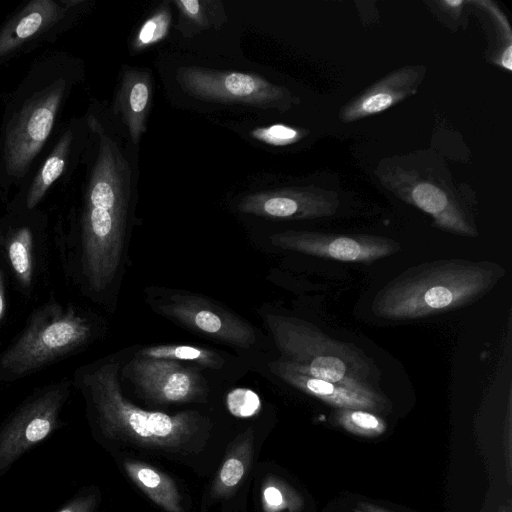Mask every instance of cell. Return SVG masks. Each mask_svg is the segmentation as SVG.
I'll return each mask as SVG.
<instances>
[{"label":"cell","mask_w":512,"mask_h":512,"mask_svg":"<svg viewBox=\"0 0 512 512\" xmlns=\"http://www.w3.org/2000/svg\"><path fill=\"white\" fill-rule=\"evenodd\" d=\"M79 227L82 267L94 292L114 280L122 260L129 216L136 200L137 157L120 123L100 103L86 112Z\"/></svg>","instance_id":"1"},{"label":"cell","mask_w":512,"mask_h":512,"mask_svg":"<svg viewBox=\"0 0 512 512\" xmlns=\"http://www.w3.org/2000/svg\"><path fill=\"white\" fill-rule=\"evenodd\" d=\"M82 60L67 51L37 57L10 92L0 98V197L25 184L41 160L75 88ZM59 129V128H58Z\"/></svg>","instance_id":"2"},{"label":"cell","mask_w":512,"mask_h":512,"mask_svg":"<svg viewBox=\"0 0 512 512\" xmlns=\"http://www.w3.org/2000/svg\"><path fill=\"white\" fill-rule=\"evenodd\" d=\"M102 434L110 440L168 453L189 452L205 439L209 421L194 410L166 414L130 402L119 382V363L106 362L83 378Z\"/></svg>","instance_id":"3"},{"label":"cell","mask_w":512,"mask_h":512,"mask_svg":"<svg viewBox=\"0 0 512 512\" xmlns=\"http://www.w3.org/2000/svg\"><path fill=\"white\" fill-rule=\"evenodd\" d=\"M505 269L490 261L441 260L405 271L381 289L372 310L378 317L408 320L469 305L487 294Z\"/></svg>","instance_id":"4"},{"label":"cell","mask_w":512,"mask_h":512,"mask_svg":"<svg viewBox=\"0 0 512 512\" xmlns=\"http://www.w3.org/2000/svg\"><path fill=\"white\" fill-rule=\"evenodd\" d=\"M264 320L281 359L295 370L353 390L378 393L370 381L372 366L360 350L294 317L266 314Z\"/></svg>","instance_id":"5"},{"label":"cell","mask_w":512,"mask_h":512,"mask_svg":"<svg viewBox=\"0 0 512 512\" xmlns=\"http://www.w3.org/2000/svg\"><path fill=\"white\" fill-rule=\"evenodd\" d=\"M91 335L86 318L71 307L37 310L18 339L0 356V376L18 378L72 352Z\"/></svg>","instance_id":"6"},{"label":"cell","mask_w":512,"mask_h":512,"mask_svg":"<svg viewBox=\"0 0 512 512\" xmlns=\"http://www.w3.org/2000/svg\"><path fill=\"white\" fill-rule=\"evenodd\" d=\"M88 0H31L0 25V65L54 43L88 10Z\"/></svg>","instance_id":"7"},{"label":"cell","mask_w":512,"mask_h":512,"mask_svg":"<svg viewBox=\"0 0 512 512\" xmlns=\"http://www.w3.org/2000/svg\"><path fill=\"white\" fill-rule=\"evenodd\" d=\"M177 79L185 92L206 101L239 103L281 112L289 110L296 102L286 87L256 74L188 66L178 71Z\"/></svg>","instance_id":"8"},{"label":"cell","mask_w":512,"mask_h":512,"mask_svg":"<svg viewBox=\"0 0 512 512\" xmlns=\"http://www.w3.org/2000/svg\"><path fill=\"white\" fill-rule=\"evenodd\" d=\"M88 138L86 114L73 117L62 124L48 152L31 173L25 184L16 192L9 207L12 211H32L61 180H66L77 170Z\"/></svg>","instance_id":"9"},{"label":"cell","mask_w":512,"mask_h":512,"mask_svg":"<svg viewBox=\"0 0 512 512\" xmlns=\"http://www.w3.org/2000/svg\"><path fill=\"white\" fill-rule=\"evenodd\" d=\"M68 382L48 387L28 400L0 431V477L56 428L68 396Z\"/></svg>","instance_id":"10"},{"label":"cell","mask_w":512,"mask_h":512,"mask_svg":"<svg viewBox=\"0 0 512 512\" xmlns=\"http://www.w3.org/2000/svg\"><path fill=\"white\" fill-rule=\"evenodd\" d=\"M380 178L399 198L429 214L439 229L466 237L478 235L472 214L442 184L403 168H395Z\"/></svg>","instance_id":"11"},{"label":"cell","mask_w":512,"mask_h":512,"mask_svg":"<svg viewBox=\"0 0 512 512\" xmlns=\"http://www.w3.org/2000/svg\"><path fill=\"white\" fill-rule=\"evenodd\" d=\"M155 309L192 331L230 345L249 348L256 342L255 330L249 323L197 294L171 293Z\"/></svg>","instance_id":"12"},{"label":"cell","mask_w":512,"mask_h":512,"mask_svg":"<svg viewBox=\"0 0 512 512\" xmlns=\"http://www.w3.org/2000/svg\"><path fill=\"white\" fill-rule=\"evenodd\" d=\"M142 396L156 403L204 401L208 387L199 370L183 363L136 357L123 369Z\"/></svg>","instance_id":"13"},{"label":"cell","mask_w":512,"mask_h":512,"mask_svg":"<svg viewBox=\"0 0 512 512\" xmlns=\"http://www.w3.org/2000/svg\"><path fill=\"white\" fill-rule=\"evenodd\" d=\"M279 248L344 262L370 263L398 252L393 239L375 235H342L311 231H285L270 236Z\"/></svg>","instance_id":"14"},{"label":"cell","mask_w":512,"mask_h":512,"mask_svg":"<svg viewBox=\"0 0 512 512\" xmlns=\"http://www.w3.org/2000/svg\"><path fill=\"white\" fill-rule=\"evenodd\" d=\"M339 206L335 192L315 187L260 191L244 196L240 212L274 219H314L333 215Z\"/></svg>","instance_id":"15"},{"label":"cell","mask_w":512,"mask_h":512,"mask_svg":"<svg viewBox=\"0 0 512 512\" xmlns=\"http://www.w3.org/2000/svg\"><path fill=\"white\" fill-rule=\"evenodd\" d=\"M425 75V67L407 65L375 82L340 110L342 122H353L383 112L414 95Z\"/></svg>","instance_id":"16"},{"label":"cell","mask_w":512,"mask_h":512,"mask_svg":"<svg viewBox=\"0 0 512 512\" xmlns=\"http://www.w3.org/2000/svg\"><path fill=\"white\" fill-rule=\"evenodd\" d=\"M152 98V77L146 68L126 66L114 94L109 111L123 126L131 144L138 150L147 130Z\"/></svg>","instance_id":"17"},{"label":"cell","mask_w":512,"mask_h":512,"mask_svg":"<svg viewBox=\"0 0 512 512\" xmlns=\"http://www.w3.org/2000/svg\"><path fill=\"white\" fill-rule=\"evenodd\" d=\"M269 368L282 381L338 409L376 412L382 411L387 404L386 399L379 393L361 392L308 376L282 359L271 362Z\"/></svg>","instance_id":"18"},{"label":"cell","mask_w":512,"mask_h":512,"mask_svg":"<svg viewBox=\"0 0 512 512\" xmlns=\"http://www.w3.org/2000/svg\"><path fill=\"white\" fill-rule=\"evenodd\" d=\"M123 467L132 482L167 512H183L181 494L166 473L142 461L126 459Z\"/></svg>","instance_id":"19"},{"label":"cell","mask_w":512,"mask_h":512,"mask_svg":"<svg viewBox=\"0 0 512 512\" xmlns=\"http://www.w3.org/2000/svg\"><path fill=\"white\" fill-rule=\"evenodd\" d=\"M253 454L254 432L248 428L231 443L212 485L213 498L228 497L235 491L252 464Z\"/></svg>","instance_id":"20"},{"label":"cell","mask_w":512,"mask_h":512,"mask_svg":"<svg viewBox=\"0 0 512 512\" xmlns=\"http://www.w3.org/2000/svg\"><path fill=\"white\" fill-rule=\"evenodd\" d=\"M179 14L178 29L185 37L222 26L227 18L222 2L216 0L173 1Z\"/></svg>","instance_id":"21"},{"label":"cell","mask_w":512,"mask_h":512,"mask_svg":"<svg viewBox=\"0 0 512 512\" xmlns=\"http://www.w3.org/2000/svg\"><path fill=\"white\" fill-rule=\"evenodd\" d=\"M136 357L172 360L189 363L210 369H220L224 359L215 351L191 345H155L139 350Z\"/></svg>","instance_id":"22"},{"label":"cell","mask_w":512,"mask_h":512,"mask_svg":"<svg viewBox=\"0 0 512 512\" xmlns=\"http://www.w3.org/2000/svg\"><path fill=\"white\" fill-rule=\"evenodd\" d=\"M33 232L29 225L13 228L9 234L7 250L11 266L21 285L28 287L32 280Z\"/></svg>","instance_id":"23"},{"label":"cell","mask_w":512,"mask_h":512,"mask_svg":"<svg viewBox=\"0 0 512 512\" xmlns=\"http://www.w3.org/2000/svg\"><path fill=\"white\" fill-rule=\"evenodd\" d=\"M171 20L169 2L161 3L136 31L131 49L139 52L162 41L169 32Z\"/></svg>","instance_id":"24"},{"label":"cell","mask_w":512,"mask_h":512,"mask_svg":"<svg viewBox=\"0 0 512 512\" xmlns=\"http://www.w3.org/2000/svg\"><path fill=\"white\" fill-rule=\"evenodd\" d=\"M334 420L349 433L363 437H376L386 430V423L380 417L361 409H338Z\"/></svg>","instance_id":"25"},{"label":"cell","mask_w":512,"mask_h":512,"mask_svg":"<svg viewBox=\"0 0 512 512\" xmlns=\"http://www.w3.org/2000/svg\"><path fill=\"white\" fill-rule=\"evenodd\" d=\"M229 412L239 418L256 415L261 409V400L256 392L248 388H236L226 396Z\"/></svg>","instance_id":"26"},{"label":"cell","mask_w":512,"mask_h":512,"mask_svg":"<svg viewBox=\"0 0 512 512\" xmlns=\"http://www.w3.org/2000/svg\"><path fill=\"white\" fill-rule=\"evenodd\" d=\"M254 139L274 146H283L297 142L303 137L301 130L283 124L258 127L251 131Z\"/></svg>","instance_id":"27"},{"label":"cell","mask_w":512,"mask_h":512,"mask_svg":"<svg viewBox=\"0 0 512 512\" xmlns=\"http://www.w3.org/2000/svg\"><path fill=\"white\" fill-rule=\"evenodd\" d=\"M99 495L95 492L81 493L67 502L58 512H96Z\"/></svg>","instance_id":"28"},{"label":"cell","mask_w":512,"mask_h":512,"mask_svg":"<svg viewBox=\"0 0 512 512\" xmlns=\"http://www.w3.org/2000/svg\"><path fill=\"white\" fill-rule=\"evenodd\" d=\"M287 492L281 486L270 484L265 487L263 492V501L266 511L277 512L282 509L288 508V499H286Z\"/></svg>","instance_id":"29"},{"label":"cell","mask_w":512,"mask_h":512,"mask_svg":"<svg viewBox=\"0 0 512 512\" xmlns=\"http://www.w3.org/2000/svg\"><path fill=\"white\" fill-rule=\"evenodd\" d=\"M354 512H390L384 508L369 502H359L354 507Z\"/></svg>","instance_id":"30"},{"label":"cell","mask_w":512,"mask_h":512,"mask_svg":"<svg viewBox=\"0 0 512 512\" xmlns=\"http://www.w3.org/2000/svg\"><path fill=\"white\" fill-rule=\"evenodd\" d=\"M440 5H444L445 8H447V10L449 12H451L453 15H459L460 11H461V6L464 4L463 1H442V2H438Z\"/></svg>","instance_id":"31"},{"label":"cell","mask_w":512,"mask_h":512,"mask_svg":"<svg viewBox=\"0 0 512 512\" xmlns=\"http://www.w3.org/2000/svg\"><path fill=\"white\" fill-rule=\"evenodd\" d=\"M4 311V285H3V275L0 269V320L2 318Z\"/></svg>","instance_id":"32"},{"label":"cell","mask_w":512,"mask_h":512,"mask_svg":"<svg viewBox=\"0 0 512 512\" xmlns=\"http://www.w3.org/2000/svg\"><path fill=\"white\" fill-rule=\"evenodd\" d=\"M497 512H510V510L506 506H501Z\"/></svg>","instance_id":"33"},{"label":"cell","mask_w":512,"mask_h":512,"mask_svg":"<svg viewBox=\"0 0 512 512\" xmlns=\"http://www.w3.org/2000/svg\"><path fill=\"white\" fill-rule=\"evenodd\" d=\"M0 240H1V235H0Z\"/></svg>","instance_id":"34"}]
</instances>
